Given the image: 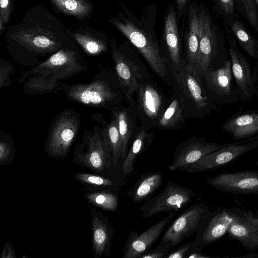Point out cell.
Wrapping results in <instances>:
<instances>
[{
  "mask_svg": "<svg viewBox=\"0 0 258 258\" xmlns=\"http://www.w3.org/2000/svg\"><path fill=\"white\" fill-rule=\"evenodd\" d=\"M186 15V23L182 34L185 64L196 71L200 38L199 4L197 2H190Z\"/></svg>",
  "mask_w": 258,
  "mask_h": 258,
  "instance_id": "obj_20",
  "label": "cell"
},
{
  "mask_svg": "<svg viewBox=\"0 0 258 258\" xmlns=\"http://www.w3.org/2000/svg\"><path fill=\"white\" fill-rule=\"evenodd\" d=\"M246 215L248 218L258 227V212L255 211V213H254L250 210H247Z\"/></svg>",
  "mask_w": 258,
  "mask_h": 258,
  "instance_id": "obj_43",
  "label": "cell"
},
{
  "mask_svg": "<svg viewBox=\"0 0 258 258\" xmlns=\"http://www.w3.org/2000/svg\"><path fill=\"white\" fill-rule=\"evenodd\" d=\"M213 256L208 255L203 253L202 251H193L188 254L186 258H211Z\"/></svg>",
  "mask_w": 258,
  "mask_h": 258,
  "instance_id": "obj_44",
  "label": "cell"
},
{
  "mask_svg": "<svg viewBox=\"0 0 258 258\" xmlns=\"http://www.w3.org/2000/svg\"><path fill=\"white\" fill-rule=\"evenodd\" d=\"M94 119L100 122L103 127L111 152L113 165L116 167L121 156L122 144L116 119L111 116L109 123H107L102 114H92Z\"/></svg>",
  "mask_w": 258,
  "mask_h": 258,
  "instance_id": "obj_28",
  "label": "cell"
},
{
  "mask_svg": "<svg viewBox=\"0 0 258 258\" xmlns=\"http://www.w3.org/2000/svg\"><path fill=\"white\" fill-rule=\"evenodd\" d=\"M255 164H256V165H258V161H256V162H255Z\"/></svg>",
  "mask_w": 258,
  "mask_h": 258,
  "instance_id": "obj_48",
  "label": "cell"
},
{
  "mask_svg": "<svg viewBox=\"0 0 258 258\" xmlns=\"http://www.w3.org/2000/svg\"><path fill=\"white\" fill-rule=\"evenodd\" d=\"M1 258H15L16 255L14 249L12 244L9 242H7L4 245L2 254Z\"/></svg>",
  "mask_w": 258,
  "mask_h": 258,
  "instance_id": "obj_42",
  "label": "cell"
},
{
  "mask_svg": "<svg viewBox=\"0 0 258 258\" xmlns=\"http://www.w3.org/2000/svg\"><path fill=\"white\" fill-rule=\"evenodd\" d=\"M162 183V172L158 171L143 173L126 194L133 202L141 203L150 199Z\"/></svg>",
  "mask_w": 258,
  "mask_h": 258,
  "instance_id": "obj_26",
  "label": "cell"
},
{
  "mask_svg": "<svg viewBox=\"0 0 258 258\" xmlns=\"http://www.w3.org/2000/svg\"><path fill=\"white\" fill-rule=\"evenodd\" d=\"M196 251H202L198 248L195 241L193 240L169 251L164 258H186L188 254Z\"/></svg>",
  "mask_w": 258,
  "mask_h": 258,
  "instance_id": "obj_37",
  "label": "cell"
},
{
  "mask_svg": "<svg viewBox=\"0 0 258 258\" xmlns=\"http://www.w3.org/2000/svg\"><path fill=\"white\" fill-rule=\"evenodd\" d=\"M153 138V132H149L142 125L138 126L123 160L122 170L125 175L130 176L132 174L137 157L152 144Z\"/></svg>",
  "mask_w": 258,
  "mask_h": 258,
  "instance_id": "obj_25",
  "label": "cell"
},
{
  "mask_svg": "<svg viewBox=\"0 0 258 258\" xmlns=\"http://www.w3.org/2000/svg\"><path fill=\"white\" fill-rule=\"evenodd\" d=\"M13 140L9 135L1 133L0 165H7L12 162L15 154Z\"/></svg>",
  "mask_w": 258,
  "mask_h": 258,
  "instance_id": "obj_34",
  "label": "cell"
},
{
  "mask_svg": "<svg viewBox=\"0 0 258 258\" xmlns=\"http://www.w3.org/2000/svg\"><path fill=\"white\" fill-rule=\"evenodd\" d=\"M246 210L238 208H218L194 240L198 248H203L221 239L231 225L245 217Z\"/></svg>",
  "mask_w": 258,
  "mask_h": 258,
  "instance_id": "obj_14",
  "label": "cell"
},
{
  "mask_svg": "<svg viewBox=\"0 0 258 258\" xmlns=\"http://www.w3.org/2000/svg\"><path fill=\"white\" fill-rule=\"evenodd\" d=\"M77 179L82 182L96 186H111L113 182L110 179L99 175L87 173H78L75 174Z\"/></svg>",
  "mask_w": 258,
  "mask_h": 258,
  "instance_id": "obj_36",
  "label": "cell"
},
{
  "mask_svg": "<svg viewBox=\"0 0 258 258\" xmlns=\"http://www.w3.org/2000/svg\"><path fill=\"white\" fill-rule=\"evenodd\" d=\"M174 216L175 212L169 213L166 217L140 234L132 231L125 243L122 258H141L150 250Z\"/></svg>",
  "mask_w": 258,
  "mask_h": 258,
  "instance_id": "obj_19",
  "label": "cell"
},
{
  "mask_svg": "<svg viewBox=\"0 0 258 258\" xmlns=\"http://www.w3.org/2000/svg\"><path fill=\"white\" fill-rule=\"evenodd\" d=\"M200 45L196 72L201 77L210 68L223 66L228 59L222 31L207 7L199 4Z\"/></svg>",
  "mask_w": 258,
  "mask_h": 258,
  "instance_id": "obj_3",
  "label": "cell"
},
{
  "mask_svg": "<svg viewBox=\"0 0 258 258\" xmlns=\"http://www.w3.org/2000/svg\"><path fill=\"white\" fill-rule=\"evenodd\" d=\"M78 41L89 54L97 55L108 50L107 43L106 40H93L88 38H78Z\"/></svg>",
  "mask_w": 258,
  "mask_h": 258,
  "instance_id": "obj_35",
  "label": "cell"
},
{
  "mask_svg": "<svg viewBox=\"0 0 258 258\" xmlns=\"http://www.w3.org/2000/svg\"><path fill=\"white\" fill-rule=\"evenodd\" d=\"M257 146L258 141L245 143L238 142L229 143L227 146L203 156L186 171L190 173L202 172L216 169L234 161Z\"/></svg>",
  "mask_w": 258,
  "mask_h": 258,
  "instance_id": "obj_17",
  "label": "cell"
},
{
  "mask_svg": "<svg viewBox=\"0 0 258 258\" xmlns=\"http://www.w3.org/2000/svg\"><path fill=\"white\" fill-rule=\"evenodd\" d=\"M229 43V52L231 70L235 83V91L239 100H250L256 90L255 87L257 70H252L243 53L239 50L235 38L230 34L226 36Z\"/></svg>",
  "mask_w": 258,
  "mask_h": 258,
  "instance_id": "obj_13",
  "label": "cell"
},
{
  "mask_svg": "<svg viewBox=\"0 0 258 258\" xmlns=\"http://www.w3.org/2000/svg\"><path fill=\"white\" fill-rule=\"evenodd\" d=\"M241 47L253 59L258 58V40L251 35L243 23L235 19L227 24Z\"/></svg>",
  "mask_w": 258,
  "mask_h": 258,
  "instance_id": "obj_30",
  "label": "cell"
},
{
  "mask_svg": "<svg viewBox=\"0 0 258 258\" xmlns=\"http://www.w3.org/2000/svg\"><path fill=\"white\" fill-rule=\"evenodd\" d=\"M206 182L224 192L236 195L258 194V170L222 173L208 179Z\"/></svg>",
  "mask_w": 258,
  "mask_h": 258,
  "instance_id": "obj_18",
  "label": "cell"
},
{
  "mask_svg": "<svg viewBox=\"0 0 258 258\" xmlns=\"http://www.w3.org/2000/svg\"><path fill=\"white\" fill-rule=\"evenodd\" d=\"M134 94L136 97L127 104L135 111L141 125L148 131L157 128L169 98L153 78L142 81Z\"/></svg>",
  "mask_w": 258,
  "mask_h": 258,
  "instance_id": "obj_7",
  "label": "cell"
},
{
  "mask_svg": "<svg viewBox=\"0 0 258 258\" xmlns=\"http://www.w3.org/2000/svg\"><path fill=\"white\" fill-rule=\"evenodd\" d=\"M66 10L71 12H77L82 9L81 5L76 0H56Z\"/></svg>",
  "mask_w": 258,
  "mask_h": 258,
  "instance_id": "obj_41",
  "label": "cell"
},
{
  "mask_svg": "<svg viewBox=\"0 0 258 258\" xmlns=\"http://www.w3.org/2000/svg\"><path fill=\"white\" fill-rule=\"evenodd\" d=\"M87 67L78 51L61 48L45 60L23 72L19 83H22L32 75H43L58 81L65 80L86 71Z\"/></svg>",
  "mask_w": 258,
  "mask_h": 258,
  "instance_id": "obj_8",
  "label": "cell"
},
{
  "mask_svg": "<svg viewBox=\"0 0 258 258\" xmlns=\"http://www.w3.org/2000/svg\"><path fill=\"white\" fill-rule=\"evenodd\" d=\"M111 116L117 120L122 144L121 160H123L127 152L132 139L138 127V119L134 109L129 105L122 104L112 107L108 109Z\"/></svg>",
  "mask_w": 258,
  "mask_h": 258,
  "instance_id": "obj_23",
  "label": "cell"
},
{
  "mask_svg": "<svg viewBox=\"0 0 258 258\" xmlns=\"http://www.w3.org/2000/svg\"><path fill=\"white\" fill-rule=\"evenodd\" d=\"M14 71V67L9 61L1 59L0 62V88L10 86V76Z\"/></svg>",
  "mask_w": 258,
  "mask_h": 258,
  "instance_id": "obj_38",
  "label": "cell"
},
{
  "mask_svg": "<svg viewBox=\"0 0 258 258\" xmlns=\"http://www.w3.org/2000/svg\"><path fill=\"white\" fill-rule=\"evenodd\" d=\"M214 2L213 10L224 18L227 24L238 18L235 13L234 0H214Z\"/></svg>",
  "mask_w": 258,
  "mask_h": 258,
  "instance_id": "obj_33",
  "label": "cell"
},
{
  "mask_svg": "<svg viewBox=\"0 0 258 258\" xmlns=\"http://www.w3.org/2000/svg\"><path fill=\"white\" fill-rule=\"evenodd\" d=\"M208 94L220 104L235 103L239 100L232 85L231 62L227 59L223 66L214 69L210 67L201 77Z\"/></svg>",
  "mask_w": 258,
  "mask_h": 258,
  "instance_id": "obj_15",
  "label": "cell"
},
{
  "mask_svg": "<svg viewBox=\"0 0 258 258\" xmlns=\"http://www.w3.org/2000/svg\"><path fill=\"white\" fill-rule=\"evenodd\" d=\"M9 4V0H1V8H6Z\"/></svg>",
  "mask_w": 258,
  "mask_h": 258,
  "instance_id": "obj_46",
  "label": "cell"
},
{
  "mask_svg": "<svg viewBox=\"0 0 258 258\" xmlns=\"http://www.w3.org/2000/svg\"><path fill=\"white\" fill-rule=\"evenodd\" d=\"M247 212V210H246ZM233 223L227 234L230 239L239 241L247 250L258 249V227L247 217Z\"/></svg>",
  "mask_w": 258,
  "mask_h": 258,
  "instance_id": "obj_27",
  "label": "cell"
},
{
  "mask_svg": "<svg viewBox=\"0 0 258 258\" xmlns=\"http://www.w3.org/2000/svg\"><path fill=\"white\" fill-rule=\"evenodd\" d=\"M228 144L208 143L205 138L194 136L176 146L173 161L168 166V169L173 171H186L190 166L203 156Z\"/></svg>",
  "mask_w": 258,
  "mask_h": 258,
  "instance_id": "obj_16",
  "label": "cell"
},
{
  "mask_svg": "<svg viewBox=\"0 0 258 258\" xmlns=\"http://www.w3.org/2000/svg\"><path fill=\"white\" fill-rule=\"evenodd\" d=\"M122 11L110 20L113 25L142 55L152 71L166 84L171 86V70L163 53L155 25L157 7L151 4L138 18L123 4Z\"/></svg>",
  "mask_w": 258,
  "mask_h": 258,
  "instance_id": "obj_1",
  "label": "cell"
},
{
  "mask_svg": "<svg viewBox=\"0 0 258 258\" xmlns=\"http://www.w3.org/2000/svg\"><path fill=\"white\" fill-rule=\"evenodd\" d=\"M74 161L96 172L113 165L111 150L103 127L96 124L84 131L82 140L75 147Z\"/></svg>",
  "mask_w": 258,
  "mask_h": 258,
  "instance_id": "obj_6",
  "label": "cell"
},
{
  "mask_svg": "<svg viewBox=\"0 0 258 258\" xmlns=\"http://www.w3.org/2000/svg\"><path fill=\"white\" fill-rule=\"evenodd\" d=\"M196 198L193 190L169 180L161 192L145 201L139 210L142 217L148 218L162 212H178Z\"/></svg>",
  "mask_w": 258,
  "mask_h": 258,
  "instance_id": "obj_11",
  "label": "cell"
},
{
  "mask_svg": "<svg viewBox=\"0 0 258 258\" xmlns=\"http://www.w3.org/2000/svg\"><path fill=\"white\" fill-rule=\"evenodd\" d=\"M188 118L181 97L173 90L157 128L169 131L179 130L183 127Z\"/></svg>",
  "mask_w": 258,
  "mask_h": 258,
  "instance_id": "obj_24",
  "label": "cell"
},
{
  "mask_svg": "<svg viewBox=\"0 0 258 258\" xmlns=\"http://www.w3.org/2000/svg\"><path fill=\"white\" fill-rule=\"evenodd\" d=\"M256 5L258 7V0H254Z\"/></svg>",
  "mask_w": 258,
  "mask_h": 258,
  "instance_id": "obj_47",
  "label": "cell"
},
{
  "mask_svg": "<svg viewBox=\"0 0 258 258\" xmlns=\"http://www.w3.org/2000/svg\"><path fill=\"white\" fill-rule=\"evenodd\" d=\"M234 140H243L258 134V110L240 111L233 114L222 125Z\"/></svg>",
  "mask_w": 258,
  "mask_h": 258,
  "instance_id": "obj_21",
  "label": "cell"
},
{
  "mask_svg": "<svg viewBox=\"0 0 258 258\" xmlns=\"http://www.w3.org/2000/svg\"><path fill=\"white\" fill-rule=\"evenodd\" d=\"M238 11L247 19L250 25L256 29L258 25V14L254 0H234Z\"/></svg>",
  "mask_w": 258,
  "mask_h": 258,
  "instance_id": "obj_32",
  "label": "cell"
},
{
  "mask_svg": "<svg viewBox=\"0 0 258 258\" xmlns=\"http://www.w3.org/2000/svg\"><path fill=\"white\" fill-rule=\"evenodd\" d=\"M91 213L92 241L95 258L109 256L114 229L108 219L100 211L92 209Z\"/></svg>",
  "mask_w": 258,
  "mask_h": 258,
  "instance_id": "obj_22",
  "label": "cell"
},
{
  "mask_svg": "<svg viewBox=\"0 0 258 258\" xmlns=\"http://www.w3.org/2000/svg\"><path fill=\"white\" fill-rule=\"evenodd\" d=\"M81 125L80 115L72 109L59 113L52 122L46 139L45 149L54 158L64 157L76 139Z\"/></svg>",
  "mask_w": 258,
  "mask_h": 258,
  "instance_id": "obj_9",
  "label": "cell"
},
{
  "mask_svg": "<svg viewBox=\"0 0 258 258\" xmlns=\"http://www.w3.org/2000/svg\"><path fill=\"white\" fill-rule=\"evenodd\" d=\"M92 205L109 211H116L118 206V196L111 191H99L88 194L86 196Z\"/></svg>",
  "mask_w": 258,
  "mask_h": 258,
  "instance_id": "obj_31",
  "label": "cell"
},
{
  "mask_svg": "<svg viewBox=\"0 0 258 258\" xmlns=\"http://www.w3.org/2000/svg\"><path fill=\"white\" fill-rule=\"evenodd\" d=\"M170 247L169 243H161L154 249L150 250L142 256L141 258H163L169 252Z\"/></svg>",
  "mask_w": 258,
  "mask_h": 258,
  "instance_id": "obj_39",
  "label": "cell"
},
{
  "mask_svg": "<svg viewBox=\"0 0 258 258\" xmlns=\"http://www.w3.org/2000/svg\"><path fill=\"white\" fill-rule=\"evenodd\" d=\"M173 90L181 97L188 118H203L215 108L197 72L184 64L179 72L171 71Z\"/></svg>",
  "mask_w": 258,
  "mask_h": 258,
  "instance_id": "obj_5",
  "label": "cell"
},
{
  "mask_svg": "<svg viewBox=\"0 0 258 258\" xmlns=\"http://www.w3.org/2000/svg\"><path fill=\"white\" fill-rule=\"evenodd\" d=\"M175 6L168 5L163 21L160 45L171 71L179 72L185 64L183 35L179 25Z\"/></svg>",
  "mask_w": 258,
  "mask_h": 258,
  "instance_id": "obj_12",
  "label": "cell"
},
{
  "mask_svg": "<svg viewBox=\"0 0 258 258\" xmlns=\"http://www.w3.org/2000/svg\"><path fill=\"white\" fill-rule=\"evenodd\" d=\"M61 90L69 100L93 108L109 109L125 99L114 71L104 68L90 82L63 84Z\"/></svg>",
  "mask_w": 258,
  "mask_h": 258,
  "instance_id": "obj_2",
  "label": "cell"
},
{
  "mask_svg": "<svg viewBox=\"0 0 258 258\" xmlns=\"http://www.w3.org/2000/svg\"><path fill=\"white\" fill-rule=\"evenodd\" d=\"M258 141V134L256 135L255 136H254L253 137L249 138L248 139L240 141L238 142L239 143H245L251 142H253V141Z\"/></svg>",
  "mask_w": 258,
  "mask_h": 258,
  "instance_id": "obj_45",
  "label": "cell"
},
{
  "mask_svg": "<svg viewBox=\"0 0 258 258\" xmlns=\"http://www.w3.org/2000/svg\"><path fill=\"white\" fill-rule=\"evenodd\" d=\"M110 48L114 71L127 103L134 99L140 82L153 76L127 40L118 45L112 39Z\"/></svg>",
  "mask_w": 258,
  "mask_h": 258,
  "instance_id": "obj_4",
  "label": "cell"
},
{
  "mask_svg": "<svg viewBox=\"0 0 258 258\" xmlns=\"http://www.w3.org/2000/svg\"><path fill=\"white\" fill-rule=\"evenodd\" d=\"M174 1L177 17L179 20L181 18L186 14L188 6L190 1V0H174Z\"/></svg>",
  "mask_w": 258,
  "mask_h": 258,
  "instance_id": "obj_40",
  "label": "cell"
},
{
  "mask_svg": "<svg viewBox=\"0 0 258 258\" xmlns=\"http://www.w3.org/2000/svg\"><path fill=\"white\" fill-rule=\"evenodd\" d=\"M213 212L204 204H194L184 211L168 228L160 241L173 248L207 224Z\"/></svg>",
  "mask_w": 258,
  "mask_h": 258,
  "instance_id": "obj_10",
  "label": "cell"
},
{
  "mask_svg": "<svg viewBox=\"0 0 258 258\" xmlns=\"http://www.w3.org/2000/svg\"><path fill=\"white\" fill-rule=\"evenodd\" d=\"M63 84L60 81L41 75H32L27 77L23 85L26 94L38 95L57 93L61 90Z\"/></svg>",
  "mask_w": 258,
  "mask_h": 258,
  "instance_id": "obj_29",
  "label": "cell"
}]
</instances>
